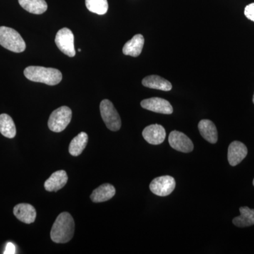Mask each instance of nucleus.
<instances>
[{
    "label": "nucleus",
    "mask_w": 254,
    "mask_h": 254,
    "mask_svg": "<svg viewBox=\"0 0 254 254\" xmlns=\"http://www.w3.org/2000/svg\"><path fill=\"white\" fill-rule=\"evenodd\" d=\"M116 193L115 187L110 184H104L95 189L91 193V198L94 203H101L111 199Z\"/></svg>",
    "instance_id": "16"
},
{
    "label": "nucleus",
    "mask_w": 254,
    "mask_h": 254,
    "mask_svg": "<svg viewBox=\"0 0 254 254\" xmlns=\"http://www.w3.org/2000/svg\"><path fill=\"white\" fill-rule=\"evenodd\" d=\"M87 9L99 15L106 14L108 10V0H86Z\"/></svg>",
    "instance_id": "22"
},
{
    "label": "nucleus",
    "mask_w": 254,
    "mask_h": 254,
    "mask_svg": "<svg viewBox=\"0 0 254 254\" xmlns=\"http://www.w3.org/2000/svg\"><path fill=\"white\" fill-rule=\"evenodd\" d=\"M68 181L67 174L64 170L55 172L46 180L44 184L45 189L48 191H58L66 185Z\"/></svg>",
    "instance_id": "12"
},
{
    "label": "nucleus",
    "mask_w": 254,
    "mask_h": 254,
    "mask_svg": "<svg viewBox=\"0 0 254 254\" xmlns=\"http://www.w3.org/2000/svg\"><path fill=\"white\" fill-rule=\"evenodd\" d=\"M14 214L20 221L26 224L34 222L36 218V210L34 207L28 203H20L14 208Z\"/></svg>",
    "instance_id": "13"
},
{
    "label": "nucleus",
    "mask_w": 254,
    "mask_h": 254,
    "mask_svg": "<svg viewBox=\"0 0 254 254\" xmlns=\"http://www.w3.org/2000/svg\"><path fill=\"white\" fill-rule=\"evenodd\" d=\"M102 118L110 130L117 131L122 126L121 119L113 103L109 100H103L100 105Z\"/></svg>",
    "instance_id": "5"
},
{
    "label": "nucleus",
    "mask_w": 254,
    "mask_h": 254,
    "mask_svg": "<svg viewBox=\"0 0 254 254\" xmlns=\"http://www.w3.org/2000/svg\"><path fill=\"white\" fill-rule=\"evenodd\" d=\"M0 133L6 138H14L16 134V126L12 118L6 114L0 115Z\"/></svg>",
    "instance_id": "21"
},
{
    "label": "nucleus",
    "mask_w": 254,
    "mask_h": 254,
    "mask_svg": "<svg viewBox=\"0 0 254 254\" xmlns=\"http://www.w3.org/2000/svg\"><path fill=\"white\" fill-rule=\"evenodd\" d=\"M176 187L175 179L171 176L157 177L151 182L150 190L154 194L159 196H167L170 195Z\"/></svg>",
    "instance_id": "7"
},
{
    "label": "nucleus",
    "mask_w": 254,
    "mask_h": 254,
    "mask_svg": "<svg viewBox=\"0 0 254 254\" xmlns=\"http://www.w3.org/2000/svg\"><path fill=\"white\" fill-rule=\"evenodd\" d=\"M142 108L154 113L170 115L173 113V108L168 100L160 98H151L142 100Z\"/></svg>",
    "instance_id": "9"
},
{
    "label": "nucleus",
    "mask_w": 254,
    "mask_h": 254,
    "mask_svg": "<svg viewBox=\"0 0 254 254\" xmlns=\"http://www.w3.org/2000/svg\"><path fill=\"white\" fill-rule=\"evenodd\" d=\"M241 215L233 219L234 225L239 227L252 226L254 225V209L249 207H241Z\"/></svg>",
    "instance_id": "19"
},
{
    "label": "nucleus",
    "mask_w": 254,
    "mask_h": 254,
    "mask_svg": "<svg viewBox=\"0 0 254 254\" xmlns=\"http://www.w3.org/2000/svg\"><path fill=\"white\" fill-rule=\"evenodd\" d=\"M169 143L172 148L182 152V153H190L193 150V144L190 138L182 132L173 131L169 136Z\"/></svg>",
    "instance_id": "8"
},
{
    "label": "nucleus",
    "mask_w": 254,
    "mask_h": 254,
    "mask_svg": "<svg viewBox=\"0 0 254 254\" xmlns=\"http://www.w3.org/2000/svg\"><path fill=\"white\" fill-rule=\"evenodd\" d=\"M248 153L247 146L240 141H233L228 148L229 163L231 166H236L247 157Z\"/></svg>",
    "instance_id": "11"
},
{
    "label": "nucleus",
    "mask_w": 254,
    "mask_h": 254,
    "mask_svg": "<svg viewBox=\"0 0 254 254\" xmlns=\"http://www.w3.org/2000/svg\"><path fill=\"white\" fill-rule=\"evenodd\" d=\"M74 36L72 31L67 28L60 29L55 37V43L60 51L70 58L76 55L74 49Z\"/></svg>",
    "instance_id": "6"
},
{
    "label": "nucleus",
    "mask_w": 254,
    "mask_h": 254,
    "mask_svg": "<svg viewBox=\"0 0 254 254\" xmlns=\"http://www.w3.org/2000/svg\"><path fill=\"white\" fill-rule=\"evenodd\" d=\"M75 224L72 216L67 212L60 214L52 227L50 237L55 243L64 244L73 238Z\"/></svg>",
    "instance_id": "1"
},
{
    "label": "nucleus",
    "mask_w": 254,
    "mask_h": 254,
    "mask_svg": "<svg viewBox=\"0 0 254 254\" xmlns=\"http://www.w3.org/2000/svg\"><path fill=\"white\" fill-rule=\"evenodd\" d=\"M18 3L31 14H42L48 9V4L45 0H18Z\"/></svg>",
    "instance_id": "18"
},
{
    "label": "nucleus",
    "mask_w": 254,
    "mask_h": 254,
    "mask_svg": "<svg viewBox=\"0 0 254 254\" xmlns=\"http://www.w3.org/2000/svg\"><path fill=\"white\" fill-rule=\"evenodd\" d=\"M142 84L147 88L163 91H170L173 88L170 81L156 75L146 76L142 81Z\"/></svg>",
    "instance_id": "17"
},
{
    "label": "nucleus",
    "mask_w": 254,
    "mask_h": 254,
    "mask_svg": "<svg viewBox=\"0 0 254 254\" xmlns=\"http://www.w3.org/2000/svg\"><path fill=\"white\" fill-rule=\"evenodd\" d=\"M71 117L72 112L68 107H60L50 115L48 120V127L52 131L57 133L63 131L71 122Z\"/></svg>",
    "instance_id": "4"
},
{
    "label": "nucleus",
    "mask_w": 254,
    "mask_h": 254,
    "mask_svg": "<svg viewBox=\"0 0 254 254\" xmlns=\"http://www.w3.org/2000/svg\"><path fill=\"white\" fill-rule=\"evenodd\" d=\"M198 127L200 135L204 139L213 144L217 143L218 138V131L213 122L208 120H203L198 124Z\"/></svg>",
    "instance_id": "15"
},
{
    "label": "nucleus",
    "mask_w": 254,
    "mask_h": 254,
    "mask_svg": "<svg viewBox=\"0 0 254 254\" xmlns=\"http://www.w3.org/2000/svg\"><path fill=\"white\" fill-rule=\"evenodd\" d=\"M253 103H254V97H253Z\"/></svg>",
    "instance_id": "25"
},
{
    "label": "nucleus",
    "mask_w": 254,
    "mask_h": 254,
    "mask_svg": "<svg viewBox=\"0 0 254 254\" xmlns=\"http://www.w3.org/2000/svg\"><path fill=\"white\" fill-rule=\"evenodd\" d=\"M245 14L247 18L254 21V3L247 5L245 9Z\"/></svg>",
    "instance_id": "23"
},
{
    "label": "nucleus",
    "mask_w": 254,
    "mask_h": 254,
    "mask_svg": "<svg viewBox=\"0 0 254 254\" xmlns=\"http://www.w3.org/2000/svg\"><path fill=\"white\" fill-rule=\"evenodd\" d=\"M88 136L85 132H81L74 137L68 146V151L73 156H78L85 149L88 143Z\"/></svg>",
    "instance_id": "20"
},
{
    "label": "nucleus",
    "mask_w": 254,
    "mask_h": 254,
    "mask_svg": "<svg viewBox=\"0 0 254 254\" xmlns=\"http://www.w3.org/2000/svg\"><path fill=\"white\" fill-rule=\"evenodd\" d=\"M144 38L141 34L135 35L132 39L127 42L123 47L124 55L128 56L136 57L141 54L143 46H144Z\"/></svg>",
    "instance_id": "14"
},
{
    "label": "nucleus",
    "mask_w": 254,
    "mask_h": 254,
    "mask_svg": "<svg viewBox=\"0 0 254 254\" xmlns=\"http://www.w3.org/2000/svg\"><path fill=\"white\" fill-rule=\"evenodd\" d=\"M0 45L14 53H22L26 50V43L22 37L13 28L0 26Z\"/></svg>",
    "instance_id": "3"
},
{
    "label": "nucleus",
    "mask_w": 254,
    "mask_h": 254,
    "mask_svg": "<svg viewBox=\"0 0 254 254\" xmlns=\"http://www.w3.org/2000/svg\"><path fill=\"white\" fill-rule=\"evenodd\" d=\"M23 73L30 81L46 83L49 86H55L63 79L61 71L54 68L30 66L25 68Z\"/></svg>",
    "instance_id": "2"
},
{
    "label": "nucleus",
    "mask_w": 254,
    "mask_h": 254,
    "mask_svg": "<svg viewBox=\"0 0 254 254\" xmlns=\"http://www.w3.org/2000/svg\"><path fill=\"white\" fill-rule=\"evenodd\" d=\"M4 254H16V247L14 244L11 242H8L6 246V249L4 252Z\"/></svg>",
    "instance_id": "24"
},
{
    "label": "nucleus",
    "mask_w": 254,
    "mask_h": 254,
    "mask_svg": "<svg viewBox=\"0 0 254 254\" xmlns=\"http://www.w3.org/2000/svg\"><path fill=\"white\" fill-rule=\"evenodd\" d=\"M142 134L145 141L153 145L161 144L166 137L164 127L157 124L145 127Z\"/></svg>",
    "instance_id": "10"
},
{
    "label": "nucleus",
    "mask_w": 254,
    "mask_h": 254,
    "mask_svg": "<svg viewBox=\"0 0 254 254\" xmlns=\"http://www.w3.org/2000/svg\"><path fill=\"white\" fill-rule=\"evenodd\" d=\"M253 185H254V181H253Z\"/></svg>",
    "instance_id": "26"
}]
</instances>
